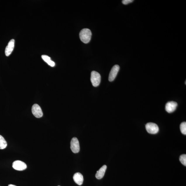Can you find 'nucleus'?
Returning a JSON list of instances; mask_svg holds the SVG:
<instances>
[{
    "label": "nucleus",
    "instance_id": "obj_10",
    "mask_svg": "<svg viewBox=\"0 0 186 186\" xmlns=\"http://www.w3.org/2000/svg\"><path fill=\"white\" fill-rule=\"evenodd\" d=\"M73 179L75 183L80 185H82L84 181V177L82 174L79 172L74 174L73 176Z\"/></svg>",
    "mask_w": 186,
    "mask_h": 186
},
{
    "label": "nucleus",
    "instance_id": "obj_18",
    "mask_svg": "<svg viewBox=\"0 0 186 186\" xmlns=\"http://www.w3.org/2000/svg\"><path fill=\"white\" fill-rule=\"evenodd\" d=\"M185 85L186 84V81H185Z\"/></svg>",
    "mask_w": 186,
    "mask_h": 186
},
{
    "label": "nucleus",
    "instance_id": "obj_2",
    "mask_svg": "<svg viewBox=\"0 0 186 186\" xmlns=\"http://www.w3.org/2000/svg\"><path fill=\"white\" fill-rule=\"evenodd\" d=\"M101 80V77L99 73L93 71L91 73V81L92 85L94 87L99 86Z\"/></svg>",
    "mask_w": 186,
    "mask_h": 186
},
{
    "label": "nucleus",
    "instance_id": "obj_16",
    "mask_svg": "<svg viewBox=\"0 0 186 186\" xmlns=\"http://www.w3.org/2000/svg\"><path fill=\"white\" fill-rule=\"evenodd\" d=\"M134 1L133 0H123L122 1V3L124 5H127L128 4L132 3Z\"/></svg>",
    "mask_w": 186,
    "mask_h": 186
},
{
    "label": "nucleus",
    "instance_id": "obj_4",
    "mask_svg": "<svg viewBox=\"0 0 186 186\" xmlns=\"http://www.w3.org/2000/svg\"><path fill=\"white\" fill-rule=\"evenodd\" d=\"M70 148L73 152L77 153L80 151V145L78 139L76 137H74L71 139L70 142Z\"/></svg>",
    "mask_w": 186,
    "mask_h": 186
},
{
    "label": "nucleus",
    "instance_id": "obj_12",
    "mask_svg": "<svg viewBox=\"0 0 186 186\" xmlns=\"http://www.w3.org/2000/svg\"><path fill=\"white\" fill-rule=\"evenodd\" d=\"M42 58L44 61L46 62L48 64L52 67L55 66V62L52 61L50 58L49 56L46 55H43L42 56Z\"/></svg>",
    "mask_w": 186,
    "mask_h": 186
},
{
    "label": "nucleus",
    "instance_id": "obj_17",
    "mask_svg": "<svg viewBox=\"0 0 186 186\" xmlns=\"http://www.w3.org/2000/svg\"><path fill=\"white\" fill-rule=\"evenodd\" d=\"M8 186H16L15 185H9Z\"/></svg>",
    "mask_w": 186,
    "mask_h": 186
},
{
    "label": "nucleus",
    "instance_id": "obj_11",
    "mask_svg": "<svg viewBox=\"0 0 186 186\" xmlns=\"http://www.w3.org/2000/svg\"><path fill=\"white\" fill-rule=\"evenodd\" d=\"M106 168H107V166L104 165L97 171L96 174V177L97 179H101L103 178L104 174H105Z\"/></svg>",
    "mask_w": 186,
    "mask_h": 186
},
{
    "label": "nucleus",
    "instance_id": "obj_15",
    "mask_svg": "<svg viewBox=\"0 0 186 186\" xmlns=\"http://www.w3.org/2000/svg\"><path fill=\"white\" fill-rule=\"evenodd\" d=\"M180 161L183 165L186 166V155L183 154L181 155L179 158Z\"/></svg>",
    "mask_w": 186,
    "mask_h": 186
},
{
    "label": "nucleus",
    "instance_id": "obj_14",
    "mask_svg": "<svg viewBox=\"0 0 186 186\" xmlns=\"http://www.w3.org/2000/svg\"><path fill=\"white\" fill-rule=\"evenodd\" d=\"M180 130L183 134L186 135V122H184L182 123L180 125Z\"/></svg>",
    "mask_w": 186,
    "mask_h": 186
},
{
    "label": "nucleus",
    "instance_id": "obj_8",
    "mask_svg": "<svg viewBox=\"0 0 186 186\" xmlns=\"http://www.w3.org/2000/svg\"><path fill=\"white\" fill-rule=\"evenodd\" d=\"M178 106L177 103L173 101L168 102L166 104V110L168 113L173 112L176 110Z\"/></svg>",
    "mask_w": 186,
    "mask_h": 186
},
{
    "label": "nucleus",
    "instance_id": "obj_6",
    "mask_svg": "<svg viewBox=\"0 0 186 186\" xmlns=\"http://www.w3.org/2000/svg\"><path fill=\"white\" fill-rule=\"evenodd\" d=\"M119 69L120 67L119 65H115L113 66L110 72L109 76H108V80L111 82L115 80Z\"/></svg>",
    "mask_w": 186,
    "mask_h": 186
},
{
    "label": "nucleus",
    "instance_id": "obj_9",
    "mask_svg": "<svg viewBox=\"0 0 186 186\" xmlns=\"http://www.w3.org/2000/svg\"><path fill=\"white\" fill-rule=\"evenodd\" d=\"M15 46V40L12 39L9 42L8 45L5 48V54L6 56H8L11 55L14 49Z\"/></svg>",
    "mask_w": 186,
    "mask_h": 186
},
{
    "label": "nucleus",
    "instance_id": "obj_1",
    "mask_svg": "<svg viewBox=\"0 0 186 186\" xmlns=\"http://www.w3.org/2000/svg\"><path fill=\"white\" fill-rule=\"evenodd\" d=\"M92 36V32L88 28L82 29L79 33V37L81 40L85 44L88 43L90 42Z\"/></svg>",
    "mask_w": 186,
    "mask_h": 186
},
{
    "label": "nucleus",
    "instance_id": "obj_3",
    "mask_svg": "<svg viewBox=\"0 0 186 186\" xmlns=\"http://www.w3.org/2000/svg\"><path fill=\"white\" fill-rule=\"evenodd\" d=\"M146 128L147 132L151 134H156L158 132L159 130L158 125L154 123H147L146 125Z\"/></svg>",
    "mask_w": 186,
    "mask_h": 186
},
{
    "label": "nucleus",
    "instance_id": "obj_5",
    "mask_svg": "<svg viewBox=\"0 0 186 186\" xmlns=\"http://www.w3.org/2000/svg\"><path fill=\"white\" fill-rule=\"evenodd\" d=\"M32 112L33 115L37 118H41L43 114L41 108L38 104H35L32 107Z\"/></svg>",
    "mask_w": 186,
    "mask_h": 186
},
{
    "label": "nucleus",
    "instance_id": "obj_13",
    "mask_svg": "<svg viewBox=\"0 0 186 186\" xmlns=\"http://www.w3.org/2000/svg\"><path fill=\"white\" fill-rule=\"evenodd\" d=\"M7 143L4 137L0 135V149H5L7 146Z\"/></svg>",
    "mask_w": 186,
    "mask_h": 186
},
{
    "label": "nucleus",
    "instance_id": "obj_7",
    "mask_svg": "<svg viewBox=\"0 0 186 186\" xmlns=\"http://www.w3.org/2000/svg\"><path fill=\"white\" fill-rule=\"evenodd\" d=\"M13 167L14 169L18 170H23L26 169V164L21 161H16L13 163Z\"/></svg>",
    "mask_w": 186,
    "mask_h": 186
}]
</instances>
